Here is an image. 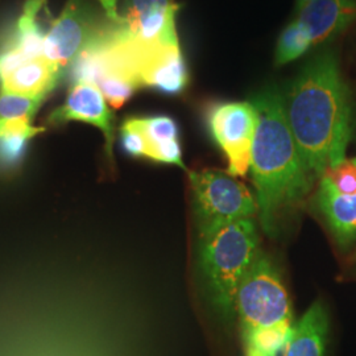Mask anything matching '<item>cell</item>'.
I'll return each mask as SVG.
<instances>
[{"instance_id": "13", "label": "cell", "mask_w": 356, "mask_h": 356, "mask_svg": "<svg viewBox=\"0 0 356 356\" xmlns=\"http://www.w3.org/2000/svg\"><path fill=\"white\" fill-rule=\"evenodd\" d=\"M64 73L42 57L26 61L11 76L0 81V90L29 97H47L63 79Z\"/></svg>"}, {"instance_id": "16", "label": "cell", "mask_w": 356, "mask_h": 356, "mask_svg": "<svg viewBox=\"0 0 356 356\" xmlns=\"http://www.w3.org/2000/svg\"><path fill=\"white\" fill-rule=\"evenodd\" d=\"M313 47L310 35L306 26L297 19L286 26L277 41L275 63L277 66L289 64L300 58Z\"/></svg>"}, {"instance_id": "15", "label": "cell", "mask_w": 356, "mask_h": 356, "mask_svg": "<svg viewBox=\"0 0 356 356\" xmlns=\"http://www.w3.org/2000/svg\"><path fill=\"white\" fill-rule=\"evenodd\" d=\"M292 321H284L280 323L259 327L243 334L245 344L254 347L267 356H277L291 339L292 335Z\"/></svg>"}, {"instance_id": "23", "label": "cell", "mask_w": 356, "mask_h": 356, "mask_svg": "<svg viewBox=\"0 0 356 356\" xmlns=\"http://www.w3.org/2000/svg\"><path fill=\"white\" fill-rule=\"evenodd\" d=\"M120 138L123 149L132 157H147L148 154V140L143 131L138 127L134 118L127 119L120 128Z\"/></svg>"}, {"instance_id": "12", "label": "cell", "mask_w": 356, "mask_h": 356, "mask_svg": "<svg viewBox=\"0 0 356 356\" xmlns=\"http://www.w3.org/2000/svg\"><path fill=\"white\" fill-rule=\"evenodd\" d=\"M329 316L322 301H316L293 326L285 356H325Z\"/></svg>"}, {"instance_id": "3", "label": "cell", "mask_w": 356, "mask_h": 356, "mask_svg": "<svg viewBox=\"0 0 356 356\" xmlns=\"http://www.w3.org/2000/svg\"><path fill=\"white\" fill-rule=\"evenodd\" d=\"M260 252L254 218L232 222L200 241V269L204 288L216 313L234 318L238 288Z\"/></svg>"}, {"instance_id": "20", "label": "cell", "mask_w": 356, "mask_h": 356, "mask_svg": "<svg viewBox=\"0 0 356 356\" xmlns=\"http://www.w3.org/2000/svg\"><path fill=\"white\" fill-rule=\"evenodd\" d=\"M175 4V0H124L120 13L122 20L118 24L131 26L148 13L169 8Z\"/></svg>"}, {"instance_id": "9", "label": "cell", "mask_w": 356, "mask_h": 356, "mask_svg": "<svg viewBox=\"0 0 356 356\" xmlns=\"http://www.w3.org/2000/svg\"><path fill=\"white\" fill-rule=\"evenodd\" d=\"M72 120L85 122L99 128L106 139V152L110 159L113 157L114 115L108 108L102 91L97 86L89 83L73 85L64 104L49 116V123L54 126Z\"/></svg>"}, {"instance_id": "21", "label": "cell", "mask_w": 356, "mask_h": 356, "mask_svg": "<svg viewBox=\"0 0 356 356\" xmlns=\"http://www.w3.org/2000/svg\"><path fill=\"white\" fill-rule=\"evenodd\" d=\"M97 88L102 91L103 97L114 108H120L139 89L132 82L119 76H106Z\"/></svg>"}, {"instance_id": "10", "label": "cell", "mask_w": 356, "mask_h": 356, "mask_svg": "<svg viewBox=\"0 0 356 356\" xmlns=\"http://www.w3.org/2000/svg\"><path fill=\"white\" fill-rule=\"evenodd\" d=\"M298 13V20L306 26L313 45H317L355 20L356 0H312Z\"/></svg>"}, {"instance_id": "18", "label": "cell", "mask_w": 356, "mask_h": 356, "mask_svg": "<svg viewBox=\"0 0 356 356\" xmlns=\"http://www.w3.org/2000/svg\"><path fill=\"white\" fill-rule=\"evenodd\" d=\"M138 127L140 128L148 140V145L161 141L178 139L177 123L169 116H151V118H134Z\"/></svg>"}, {"instance_id": "26", "label": "cell", "mask_w": 356, "mask_h": 356, "mask_svg": "<svg viewBox=\"0 0 356 356\" xmlns=\"http://www.w3.org/2000/svg\"><path fill=\"white\" fill-rule=\"evenodd\" d=\"M44 132V128L35 127L29 119H0V136L8 134H28L36 136Z\"/></svg>"}, {"instance_id": "6", "label": "cell", "mask_w": 356, "mask_h": 356, "mask_svg": "<svg viewBox=\"0 0 356 356\" xmlns=\"http://www.w3.org/2000/svg\"><path fill=\"white\" fill-rule=\"evenodd\" d=\"M207 127L229 161L227 173L243 177L251 168V153L257 115L251 102H220L210 106Z\"/></svg>"}, {"instance_id": "24", "label": "cell", "mask_w": 356, "mask_h": 356, "mask_svg": "<svg viewBox=\"0 0 356 356\" xmlns=\"http://www.w3.org/2000/svg\"><path fill=\"white\" fill-rule=\"evenodd\" d=\"M147 159H151L157 163L164 164H173V165L181 166L186 170V166L182 161V151L178 139L175 140L161 141L149 145Z\"/></svg>"}, {"instance_id": "17", "label": "cell", "mask_w": 356, "mask_h": 356, "mask_svg": "<svg viewBox=\"0 0 356 356\" xmlns=\"http://www.w3.org/2000/svg\"><path fill=\"white\" fill-rule=\"evenodd\" d=\"M45 97H29L0 91V119H32Z\"/></svg>"}, {"instance_id": "4", "label": "cell", "mask_w": 356, "mask_h": 356, "mask_svg": "<svg viewBox=\"0 0 356 356\" xmlns=\"http://www.w3.org/2000/svg\"><path fill=\"white\" fill-rule=\"evenodd\" d=\"M200 241L232 222L254 218L257 204L252 193L229 173L204 169L188 170Z\"/></svg>"}, {"instance_id": "25", "label": "cell", "mask_w": 356, "mask_h": 356, "mask_svg": "<svg viewBox=\"0 0 356 356\" xmlns=\"http://www.w3.org/2000/svg\"><path fill=\"white\" fill-rule=\"evenodd\" d=\"M26 56L7 38L0 48V81L11 76L16 69L26 64Z\"/></svg>"}, {"instance_id": "30", "label": "cell", "mask_w": 356, "mask_h": 356, "mask_svg": "<svg viewBox=\"0 0 356 356\" xmlns=\"http://www.w3.org/2000/svg\"><path fill=\"white\" fill-rule=\"evenodd\" d=\"M354 160H355V161H356V159H354Z\"/></svg>"}, {"instance_id": "11", "label": "cell", "mask_w": 356, "mask_h": 356, "mask_svg": "<svg viewBox=\"0 0 356 356\" xmlns=\"http://www.w3.org/2000/svg\"><path fill=\"white\" fill-rule=\"evenodd\" d=\"M319 209L331 231L342 247H347L356 236V195H346L337 191L327 178H321Z\"/></svg>"}, {"instance_id": "1", "label": "cell", "mask_w": 356, "mask_h": 356, "mask_svg": "<svg viewBox=\"0 0 356 356\" xmlns=\"http://www.w3.org/2000/svg\"><path fill=\"white\" fill-rule=\"evenodd\" d=\"M281 101L302 163L313 179L346 160L351 138V99L334 53L314 57L281 91Z\"/></svg>"}, {"instance_id": "28", "label": "cell", "mask_w": 356, "mask_h": 356, "mask_svg": "<svg viewBox=\"0 0 356 356\" xmlns=\"http://www.w3.org/2000/svg\"><path fill=\"white\" fill-rule=\"evenodd\" d=\"M245 356H267L264 355L263 353H260L259 350H256L254 347L247 346V351H245Z\"/></svg>"}, {"instance_id": "22", "label": "cell", "mask_w": 356, "mask_h": 356, "mask_svg": "<svg viewBox=\"0 0 356 356\" xmlns=\"http://www.w3.org/2000/svg\"><path fill=\"white\" fill-rule=\"evenodd\" d=\"M322 177L327 178L339 193L356 195L355 160H344L341 164L329 168Z\"/></svg>"}, {"instance_id": "29", "label": "cell", "mask_w": 356, "mask_h": 356, "mask_svg": "<svg viewBox=\"0 0 356 356\" xmlns=\"http://www.w3.org/2000/svg\"><path fill=\"white\" fill-rule=\"evenodd\" d=\"M312 0H296V7H297V10L300 11L304 6H306L307 3H310Z\"/></svg>"}, {"instance_id": "14", "label": "cell", "mask_w": 356, "mask_h": 356, "mask_svg": "<svg viewBox=\"0 0 356 356\" xmlns=\"http://www.w3.org/2000/svg\"><path fill=\"white\" fill-rule=\"evenodd\" d=\"M48 11L47 0H26L22 16L8 40L26 56V60H38L42 57V45L45 31L40 23L41 13Z\"/></svg>"}, {"instance_id": "8", "label": "cell", "mask_w": 356, "mask_h": 356, "mask_svg": "<svg viewBox=\"0 0 356 356\" xmlns=\"http://www.w3.org/2000/svg\"><path fill=\"white\" fill-rule=\"evenodd\" d=\"M138 81L140 88L177 95L189 83V72L179 45L141 47L138 53Z\"/></svg>"}, {"instance_id": "5", "label": "cell", "mask_w": 356, "mask_h": 356, "mask_svg": "<svg viewBox=\"0 0 356 356\" xmlns=\"http://www.w3.org/2000/svg\"><path fill=\"white\" fill-rule=\"evenodd\" d=\"M235 312L243 334L292 321V304L280 273L264 252H259L238 288Z\"/></svg>"}, {"instance_id": "19", "label": "cell", "mask_w": 356, "mask_h": 356, "mask_svg": "<svg viewBox=\"0 0 356 356\" xmlns=\"http://www.w3.org/2000/svg\"><path fill=\"white\" fill-rule=\"evenodd\" d=\"M35 136L28 134H8L0 136V168L17 165L26 154L28 143Z\"/></svg>"}, {"instance_id": "27", "label": "cell", "mask_w": 356, "mask_h": 356, "mask_svg": "<svg viewBox=\"0 0 356 356\" xmlns=\"http://www.w3.org/2000/svg\"><path fill=\"white\" fill-rule=\"evenodd\" d=\"M107 17L113 23H120V13H118V0H99Z\"/></svg>"}, {"instance_id": "2", "label": "cell", "mask_w": 356, "mask_h": 356, "mask_svg": "<svg viewBox=\"0 0 356 356\" xmlns=\"http://www.w3.org/2000/svg\"><path fill=\"white\" fill-rule=\"evenodd\" d=\"M251 103L257 115L251 153L257 213L266 234L276 236L281 220L304 201L313 177L285 119L280 90L266 88Z\"/></svg>"}, {"instance_id": "7", "label": "cell", "mask_w": 356, "mask_h": 356, "mask_svg": "<svg viewBox=\"0 0 356 356\" xmlns=\"http://www.w3.org/2000/svg\"><path fill=\"white\" fill-rule=\"evenodd\" d=\"M99 24L88 0H67L64 11L51 24L42 45V58L66 73L76 56L98 35Z\"/></svg>"}]
</instances>
